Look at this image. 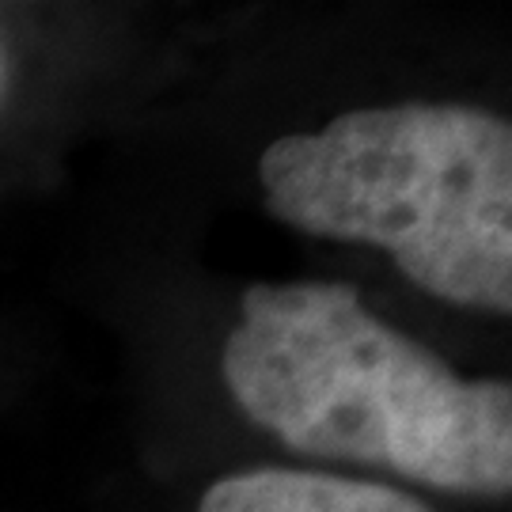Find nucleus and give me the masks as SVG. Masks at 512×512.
I'll return each mask as SVG.
<instances>
[{
	"instance_id": "nucleus-1",
	"label": "nucleus",
	"mask_w": 512,
	"mask_h": 512,
	"mask_svg": "<svg viewBox=\"0 0 512 512\" xmlns=\"http://www.w3.org/2000/svg\"><path fill=\"white\" fill-rule=\"evenodd\" d=\"M232 403L300 456L509 497L512 387L467 380L346 281H258L220 349Z\"/></svg>"
},
{
	"instance_id": "nucleus-2",
	"label": "nucleus",
	"mask_w": 512,
	"mask_h": 512,
	"mask_svg": "<svg viewBox=\"0 0 512 512\" xmlns=\"http://www.w3.org/2000/svg\"><path fill=\"white\" fill-rule=\"evenodd\" d=\"M266 209L304 236L380 247L444 304L512 315V126L467 103H391L285 133Z\"/></svg>"
},
{
	"instance_id": "nucleus-3",
	"label": "nucleus",
	"mask_w": 512,
	"mask_h": 512,
	"mask_svg": "<svg viewBox=\"0 0 512 512\" xmlns=\"http://www.w3.org/2000/svg\"><path fill=\"white\" fill-rule=\"evenodd\" d=\"M194 512H433L406 490L372 478L251 467L217 478Z\"/></svg>"
},
{
	"instance_id": "nucleus-4",
	"label": "nucleus",
	"mask_w": 512,
	"mask_h": 512,
	"mask_svg": "<svg viewBox=\"0 0 512 512\" xmlns=\"http://www.w3.org/2000/svg\"><path fill=\"white\" fill-rule=\"evenodd\" d=\"M0 88H4V50H0Z\"/></svg>"
}]
</instances>
